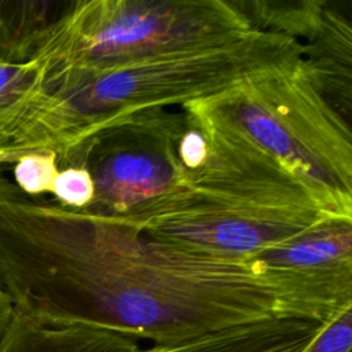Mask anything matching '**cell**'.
I'll return each instance as SVG.
<instances>
[{"label":"cell","instance_id":"obj_14","mask_svg":"<svg viewBox=\"0 0 352 352\" xmlns=\"http://www.w3.org/2000/svg\"><path fill=\"white\" fill-rule=\"evenodd\" d=\"M51 194L60 205L82 209L88 206L94 198V183L87 169L65 168L59 170Z\"/></svg>","mask_w":352,"mask_h":352},{"label":"cell","instance_id":"obj_5","mask_svg":"<svg viewBox=\"0 0 352 352\" xmlns=\"http://www.w3.org/2000/svg\"><path fill=\"white\" fill-rule=\"evenodd\" d=\"M254 29L235 0L66 1L33 60L41 76H91Z\"/></svg>","mask_w":352,"mask_h":352},{"label":"cell","instance_id":"obj_6","mask_svg":"<svg viewBox=\"0 0 352 352\" xmlns=\"http://www.w3.org/2000/svg\"><path fill=\"white\" fill-rule=\"evenodd\" d=\"M187 124L179 107L138 110L109 120L59 158L58 168H84L94 198L84 210L128 217L183 190L188 172L177 144Z\"/></svg>","mask_w":352,"mask_h":352},{"label":"cell","instance_id":"obj_11","mask_svg":"<svg viewBox=\"0 0 352 352\" xmlns=\"http://www.w3.org/2000/svg\"><path fill=\"white\" fill-rule=\"evenodd\" d=\"M65 3L0 0V63L33 60Z\"/></svg>","mask_w":352,"mask_h":352},{"label":"cell","instance_id":"obj_15","mask_svg":"<svg viewBox=\"0 0 352 352\" xmlns=\"http://www.w3.org/2000/svg\"><path fill=\"white\" fill-rule=\"evenodd\" d=\"M12 314V304L3 287V283L0 280V336L3 333V330L6 329L10 318Z\"/></svg>","mask_w":352,"mask_h":352},{"label":"cell","instance_id":"obj_12","mask_svg":"<svg viewBox=\"0 0 352 352\" xmlns=\"http://www.w3.org/2000/svg\"><path fill=\"white\" fill-rule=\"evenodd\" d=\"M40 81L41 70L34 60L0 63V139L12 129Z\"/></svg>","mask_w":352,"mask_h":352},{"label":"cell","instance_id":"obj_8","mask_svg":"<svg viewBox=\"0 0 352 352\" xmlns=\"http://www.w3.org/2000/svg\"><path fill=\"white\" fill-rule=\"evenodd\" d=\"M139 341L84 324H43L12 309L0 352H143Z\"/></svg>","mask_w":352,"mask_h":352},{"label":"cell","instance_id":"obj_3","mask_svg":"<svg viewBox=\"0 0 352 352\" xmlns=\"http://www.w3.org/2000/svg\"><path fill=\"white\" fill-rule=\"evenodd\" d=\"M187 106L209 138L205 165L188 173L183 190L140 213L114 219L158 242L241 261L338 219L272 157L212 120L194 102Z\"/></svg>","mask_w":352,"mask_h":352},{"label":"cell","instance_id":"obj_9","mask_svg":"<svg viewBox=\"0 0 352 352\" xmlns=\"http://www.w3.org/2000/svg\"><path fill=\"white\" fill-rule=\"evenodd\" d=\"M249 260L276 271H352V220L329 219Z\"/></svg>","mask_w":352,"mask_h":352},{"label":"cell","instance_id":"obj_13","mask_svg":"<svg viewBox=\"0 0 352 352\" xmlns=\"http://www.w3.org/2000/svg\"><path fill=\"white\" fill-rule=\"evenodd\" d=\"M59 173L56 154L52 151H36L22 155L12 166L14 184L29 197L51 192Z\"/></svg>","mask_w":352,"mask_h":352},{"label":"cell","instance_id":"obj_1","mask_svg":"<svg viewBox=\"0 0 352 352\" xmlns=\"http://www.w3.org/2000/svg\"><path fill=\"white\" fill-rule=\"evenodd\" d=\"M0 280L43 324L176 346L274 319L327 323L352 304L338 274L290 272L158 242L114 217L22 192L0 170Z\"/></svg>","mask_w":352,"mask_h":352},{"label":"cell","instance_id":"obj_16","mask_svg":"<svg viewBox=\"0 0 352 352\" xmlns=\"http://www.w3.org/2000/svg\"><path fill=\"white\" fill-rule=\"evenodd\" d=\"M305 352H314V351H311V349H309V346H308V349H307Z\"/></svg>","mask_w":352,"mask_h":352},{"label":"cell","instance_id":"obj_2","mask_svg":"<svg viewBox=\"0 0 352 352\" xmlns=\"http://www.w3.org/2000/svg\"><path fill=\"white\" fill-rule=\"evenodd\" d=\"M302 55L304 47L296 38L257 28L232 41L98 74L41 76L18 121L0 140V166L36 151H52L58 161L111 118L206 99Z\"/></svg>","mask_w":352,"mask_h":352},{"label":"cell","instance_id":"obj_4","mask_svg":"<svg viewBox=\"0 0 352 352\" xmlns=\"http://www.w3.org/2000/svg\"><path fill=\"white\" fill-rule=\"evenodd\" d=\"M194 102L293 173L330 214L352 220L349 121L318 88L304 56Z\"/></svg>","mask_w":352,"mask_h":352},{"label":"cell","instance_id":"obj_10","mask_svg":"<svg viewBox=\"0 0 352 352\" xmlns=\"http://www.w3.org/2000/svg\"><path fill=\"white\" fill-rule=\"evenodd\" d=\"M324 324L274 319L230 327L176 346H150L143 352H305Z\"/></svg>","mask_w":352,"mask_h":352},{"label":"cell","instance_id":"obj_7","mask_svg":"<svg viewBox=\"0 0 352 352\" xmlns=\"http://www.w3.org/2000/svg\"><path fill=\"white\" fill-rule=\"evenodd\" d=\"M252 23L287 34L304 47V63L330 103L351 113L352 28L324 1H238Z\"/></svg>","mask_w":352,"mask_h":352}]
</instances>
